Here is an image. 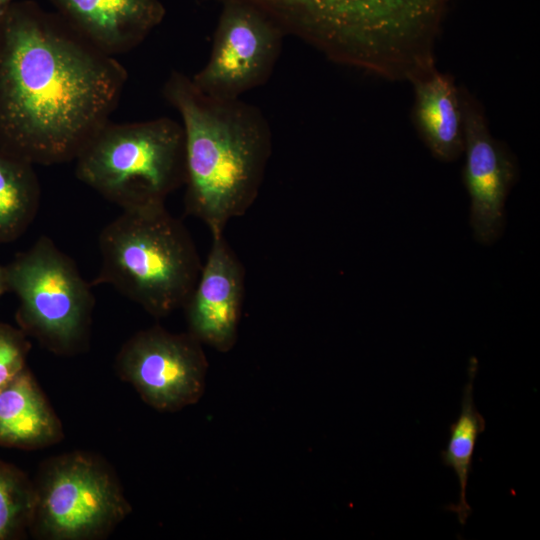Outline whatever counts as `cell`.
<instances>
[{
	"label": "cell",
	"instance_id": "6da1fadb",
	"mask_svg": "<svg viewBox=\"0 0 540 540\" xmlns=\"http://www.w3.org/2000/svg\"><path fill=\"white\" fill-rule=\"evenodd\" d=\"M125 68L30 0L0 11V148L33 165L72 161L109 121Z\"/></svg>",
	"mask_w": 540,
	"mask_h": 540
},
{
	"label": "cell",
	"instance_id": "7a4b0ae2",
	"mask_svg": "<svg viewBox=\"0 0 540 540\" xmlns=\"http://www.w3.org/2000/svg\"><path fill=\"white\" fill-rule=\"evenodd\" d=\"M162 92L184 130L185 210L212 236L223 234L258 196L272 153L270 124L258 107L210 97L179 71L171 72Z\"/></svg>",
	"mask_w": 540,
	"mask_h": 540
},
{
	"label": "cell",
	"instance_id": "3957f363",
	"mask_svg": "<svg viewBox=\"0 0 540 540\" xmlns=\"http://www.w3.org/2000/svg\"><path fill=\"white\" fill-rule=\"evenodd\" d=\"M240 1L337 63L412 82L436 68L435 45L449 0Z\"/></svg>",
	"mask_w": 540,
	"mask_h": 540
},
{
	"label": "cell",
	"instance_id": "277c9868",
	"mask_svg": "<svg viewBox=\"0 0 540 540\" xmlns=\"http://www.w3.org/2000/svg\"><path fill=\"white\" fill-rule=\"evenodd\" d=\"M98 246L93 285H111L155 318L183 308L203 265L189 231L165 203L123 210L103 227Z\"/></svg>",
	"mask_w": 540,
	"mask_h": 540
},
{
	"label": "cell",
	"instance_id": "5b68a950",
	"mask_svg": "<svg viewBox=\"0 0 540 540\" xmlns=\"http://www.w3.org/2000/svg\"><path fill=\"white\" fill-rule=\"evenodd\" d=\"M75 175L123 210L165 203L185 184V136L170 118L104 124L76 158Z\"/></svg>",
	"mask_w": 540,
	"mask_h": 540
},
{
	"label": "cell",
	"instance_id": "8992f818",
	"mask_svg": "<svg viewBox=\"0 0 540 540\" xmlns=\"http://www.w3.org/2000/svg\"><path fill=\"white\" fill-rule=\"evenodd\" d=\"M8 290L18 299L19 328L57 355H75L89 343L95 304L75 262L47 236L5 265Z\"/></svg>",
	"mask_w": 540,
	"mask_h": 540
},
{
	"label": "cell",
	"instance_id": "52a82bcc",
	"mask_svg": "<svg viewBox=\"0 0 540 540\" xmlns=\"http://www.w3.org/2000/svg\"><path fill=\"white\" fill-rule=\"evenodd\" d=\"M33 484L29 529L41 539H101L131 511L114 471L88 452L47 460Z\"/></svg>",
	"mask_w": 540,
	"mask_h": 540
},
{
	"label": "cell",
	"instance_id": "ba28073f",
	"mask_svg": "<svg viewBox=\"0 0 540 540\" xmlns=\"http://www.w3.org/2000/svg\"><path fill=\"white\" fill-rule=\"evenodd\" d=\"M220 3L208 61L191 80L210 97L239 99L271 77L286 35L267 14L247 2Z\"/></svg>",
	"mask_w": 540,
	"mask_h": 540
},
{
	"label": "cell",
	"instance_id": "9c48e42d",
	"mask_svg": "<svg viewBox=\"0 0 540 540\" xmlns=\"http://www.w3.org/2000/svg\"><path fill=\"white\" fill-rule=\"evenodd\" d=\"M202 346L189 332L173 333L155 325L122 345L115 369L152 408L179 411L204 394L208 361Z\"/></svg>",
	"mask_w": 540,
	"mask_h": 540
},
{
	"label": "cell",
	"instance_id": "30bf717a",
	"mask_svg": "<svg viewBox=\"0 0 540 540\" xmlns=\"http://www.w3.org/2000/svg\"><path fill=\"white\" fill-rule=\"evenodd\" d=\"M464 120L465 163L462 181L470 198V225L474 239L492 245L502 235L505 203L518 180L516 158L492 135L480 103L460 87Z\"/></svg>",
	"mask_w": 540,
	"mask_h": 540
},
{
	"label": "cell",
	"instance_id": "8fae6325",
	"mask_svg": "<svg viewBox=\"0 0 540 540\" xmlns=\"http://www.w3.org/2000/svg\"><path fill=\"white\" fill-rule=\"evenodd\" d=\"M245 289V270L223 234L212 245L183 306L188 331L203 345L225 353L235 346Z\"/></svg>",
	"mask_w": 540,
	"mask_h": 540
},
{
	"label": "cell",
	"instance_id": "7c38bea8",
	"mask_svg": "<svg viewBox=\"0 0 540 540\" xmlns=\"http://www.w3.org/2000/svg\"><path fill=\"white\" fill-rule=\"evenodd\" d=\"M48 1L72 29L113 57L141 44L166 14L160 0Z\"/></svg>",
	"mask_w": 540,
	"mask_h": 540
},
{
	"label": "cell",
	"instance_id": "4fadbf2b",
	"mask_svg": "<svg viewBox=\"0 0 540 540\" xmlns=\"http://www.w3.org/2000/svg\"><path fill=\"white\" fill-rule=\"evenodd\" d=\"M414 90L413 119L431 154L453 162L463 153L464 120L460 87L437 68L411 82Z\"/></svg>",
	"mask_w": 540,
	"mask_h": 540
},
{
	"label": "cell",
	"instance_id": "5bb4252c",
	"mask_svg": "<svg viewBox=\"0 0 540 540\" xmlns=\"http://www.w3.org/2000/svg\"><path fill=\"white\" fill-rule=\"evenodd\" d=\"M62 437L61 422L26 366L0 390V445L39 449Z\"/></svg>",
	"mask_w": 540,
	"mask_h": 540
},
{
	"label": "cell",
	"instance_id": "9a60e30c",
	"mask_svg": "<svg viewBox=\"0 0 540 540\" xmlns=\"http://www.w3.org/2000/svg\"><path fill=\"white\" fill-rule=\"evenodd\" d=\"M33 166L0 148V244L18 239L37 215L40 185Z\"/></svg>",
	"mask_w": 540,
	"mask_h": 540
},
{
	"label": "cell",
	"instance_id": "2e32d148",
	"mask_svg": "<svg viewBox=\"0 0 540 540\" xmlns=\"http://www.w3.org/2000/svg\"><path fill=\"white\" fill-rule=\"evenodd\" d=\"M478 362L471 358L468 366V382L463 389L461 411L458 419L450 426V437L440 457L446 467L454 470L459 483V500L445 509L455 513L461 525H465L472 509L466 500V488L472 471V459L477 439L485 430L486 422L474 403V379Z\"/></svg>",
	"mask_w": 540,
	"mask_h": 540
},
{
	"label": "cell",
	"instance_id": "e0dca14e",
	"mask_svg": "<svg viewBox=\"0 0 540 540\" xmlns=\"http://www.w3.org/2000/svg\"><path fill=\"white\" fill-rule=\"evenodd\" d=\"M34 484L15 466L0 460V540L18 538L29 527Z\"/></svg>",
	"mask_w": 540,
	"mask_h": 540
},
{
	"label": "cell",
	"instance_id": "ac0fdd59",
	"mask_svg": "<svg viewBox=\"0 0 540 540\" xmlns=\"http://www.w3.org/2000/svg\"><path fill=\"white\" fill-rule=\"evenodd\" d=\"M30 348L20 328L0 323V390L26 367Z\"/></svg>",
	"mask_w": 540,
	"mask_h": 540
},
{
	"label": "cell",
	"instance_id": "d6986e66",
	"mask_svg": "<svg viewBox=\"0 0 540 540\" xmlns=\"http://www.w3.org/2000/svg\"><path fill=\"white\" fill-rule=\"evenodd\" d=\"M8 291L5 266L0 264V298Z\"/></svg>",
	"mask_w": 540,
	"mask_h": 540
},
{
	"label": "cell",
	"instance_id": "ffe728a7",
	"mask_svg": "<svg viewBox=\"0 0 540 540\" xmlns=\"http://www.w3.org/2000/svg\"><path fill=\"white\" fill-rule=\"evenodd\" d=\"M14 1H16V0H0V11L5 9L7 6H9Z\"/></svg>",
	"mask_w": 540,
	"mask_h": 540
}]
</instances>
